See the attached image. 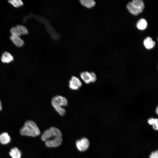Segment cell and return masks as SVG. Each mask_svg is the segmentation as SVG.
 <instances>
[{"instance_id": "7", "label": "cell", "mask_w": 158, "mask_h": 158, "mask_svg": "<svg viewBox=\"0 0 158 158\" xmlns=\"http://www.w3.org/2000/svg\"><path fill=\"white\" fill-rule=\"evenodd\" d=\"M82 85V83L78 77L73 76H72L69 81V88L73 90L79 89Z\"/></svg>"}, {"instance_id": "18", "label": "cell", "mask_w": 158, "mask_h": 158, "mask_svg": "<svg viewBox=\"0 0 158 158\" xmlns=\"http://www.w3.org/2000/svg\"><path fill=\"white\" fill-rule=\"evenodd\" d=\"M10 32L12 35L19 37H20L21 36V35L16 27L12 28L11 29Z\"/></svg>"}, {"instance_id": "8", "label": "cell", "mask_w": 158, "mask_h": 158, "mask_svg": "<svg viewBox=\"0 0 158 158\" xmlns=\"http://www.w3.org/2000/svg\"><path fill=\"white\" fill-rule=\"evenodd\" d=\"M11 138L8 133L4 132L0 134V142L3 145H6L10 142Z\"/></svg>"}, {"instance_id": "13", "label": "cell", "mask_w": 158, "mask_h": 158, "mask_svg": "<svg viewBox=\"0 0 158 158\" xmlns=\"http://www.w3.org/2000/svg\"><path fill=\"white\" fill-rule=\"evenodd\" d=\"M80 77L84 82L87 84L91 82L90 73L87 71H84L80 73Z\"/></svg>"}, {"instance_id": "14", "label": "cell", "mask_w": 158, "mask_h": 158, "mask_svg": "<svg viewBox=\"0 0 158 158\" xmlns=\"http://www.w3.org/2000/svg\"><path fill=\"white\" fill-rule=\"evenodd\" d=\"M147 25L146 20L145 19L141 18L137 22L136 26L139 29L144 30L147 28Z\"/></svg>"}, {"instance_id": "16", "label": "cell", "mask_w": 158, "mask_h": 158, "mask_svg": "<svg viewBox=\"0 0 158 158\" xmlns=\"http://www.w3.org/2000/svg\"><path fill=\"white\" fill-rule=\"evenodd\" d=\"M19 33L21 35H25L28 33V31L27 28L24 26L18 25L16 26Z\"/></svg>"}, {"instance_id": "22", "label": "cell", "mask_w": 158, "mask_h": 158, "mask_svg": "<svg viewBox=\"0 0 158 158\" xmlns=\"http://www.w3.org/2000/svg\"><path fill=\"white\" fill-rule=\"evenodd\" d=\"M156 119V118H150L148 119L147 122L149 124L152 125L155 123Z\"/></svg>"}, {"instance_id": "25", "label": "cell", "mask_w": 158, "mask_h": 158, "mask_svg": "<svg viewBox=\"0 0 158 158\" xmlns=\"http://www.w3.org/2000/svg\"><path fill=\"white\" fill-rule=\"evenodd\" d=\"M156 112L157 114H158V107H157L156 109Z\"/></svg>"}, {"instance_id": "2", "label": "cell", "mask_w": 158, "mask_h": 158, "mask_svg": "<svg viewBox=\"0 0 158 158\" xmlns=\"http://www.w3.org/2000/svg\"><path fill=\"white\" fill-rule=\"evenodd\" d=\"M145 5L142 0H133L128 2L126 7L131 14L137 16L141 13L144 8Z\"/></svg>"}, {"instance_id": "1", "label": "cell", "mask_w": 158, "mask_h": 158, "mask_svg": "<svg viewBox=\"0 0 158 158\" xmlns=\"http://www.w3.org/2000/svg\"><path fill=\"white\" fill-rule=\"evenodd\" d=\"M22 135L35 137L40 134V130L36 123L32 120L26 121L20 131Z\"/></svg>"}, {"instance_id": "21", "label": "cell", "mask_w": 158, "mask_h": 158, "mask_svg": "<svg viewBox=\"0 0 158 158\" xmlns=\"http://www.w3.org/2000/svg\"><path fill=\"white\" fill-rule=\"evenodd\" d=\"M158 152L157 150L151 152L149 155V158H158Z\"/></svg>"}, {"instance_id": "3", "label": "cell", "mask_w": 158, "mask_h": 158, "mask_svg": "<svg viewBox=\"0 0 158 158\" xmlns=\"http://www.w3.org/2000/svg\"><path fill=\"white\" fill-rule=\"evenodd\" d=\"M58 137H62L61 131L55 127H51L46 130L42 134L41 139L45 142Z\"/></svg>"}, {"instance_id": "24", "label": "cell", "mask_w": 158, "mask_h": 158, "mask_svg": "<svg viewBox=\"0 0 158 158\" xmlns=\"http://www.w3.org/2000/svg\"><path fill=\"white\" fill-rule=\"evenodd\" d=\"M2 109V106L1 103V100H0V111H1Z\"/></svg>"}, {"instance_id": "12", "label": "cell", "mask_w": 158, "mask_h": 158, "mask_svg": "<svg viewBox=\"0 0 158 158\" xmlns=\"http://www.w3.org/2000/svg\"><path fill=\"white\" fill-rule=\"evenodd\" d=\"M9 154L12 158H21V152L16 147L12 148Z\"/></svg>"}, {"instance_id": "4", "label": "cell", "mask_w": 158, "mask_h": 158, "mask_svg": "<svg viewBox=\"0 0 158 158\" xmlns=\"http://www.w3.org/2000/svg\"><path fill=\"white\" fill-rule=\"evenodd\" d=\"M52 105L54 108L62 106H66L68 102L67 99L63 96L57 95L54 97L51 101Z\"/></svg>"}, {"instance_id": "5", "label": "cell", "mask_w": 158, "mask_h": 158, "mask_svg": "<svg viewBox=\"0 0 158 158\" xmlns=\"http://www.w3.org/2000/svg\"><path fill=\"white\" fill-rule=\"evenodd\" d=\"M90 144V142L88 139L84 137L77 140L75 142L77 148L81 152L87 150L89 147Z\"/></svg>"}, {"instance_id": "17", "label": "cell", "mask_w": 158, "mask_h": 158, "mask_svg": "<svg viewBox=\"0 0 158 158\" xmlns=\"http://www.w3.org/2000/svg\"><path fill=\"white\" fill-rule=\"evenodd\" d=\"M8 1L15 7H18L23 5L22 1L20 0H9Z\"/></svg>"}, {"instance_id": "20", "label": "cell", "mask_w": 158, "mask_h": 158, "mask_svg": "<svg viewBox=\"0 0 158 158\" xmlns=\"http://www.w3.org/2000/svg\"><path fill=\"white\" fill-rule=\"evenodd\" d=\"M90 73L91 82H95L97 80L96 75L94 72H91Z\"/></svg>"}, {"instance_id": "23", "label": "cell", "mask_w": 158, "mask_h": 158, "mask_svg": "<svg viewBox=\"0 0 158 158\" xmlns=\"http://www.w3.org/2000/svg\"><path fill=\"white\" fill-rule=\"evenodd\" d=\"M158 119L156 118L155 123L152 125L153 129L155 130H157L158 129Z\"/></svg>"}, {"instance_id": "11", "label": "cell", "mask_w": 158, "mask_h": 158, "mask_svg": "<svg viewBox=\"0 0 158 158\" xmlns=\"http://www.w3.org/2000/svg\"><path fill=\"white\" fill-rule=\"evenodd\" d=\"M10 39L16 46L18 47L22 46L24 44V42L20 38V37L11 35Z\"/></svg>"}, {"instance_id": "10", "label": "cell", "mask_w": 158, "mask_h": 158, "mask_svg": "<svg viewBox=\"0 0 158 158\" xmlns=\"http://www.w3.org/2000/svg\"><path fill=\"white\" fill-rule=\"evenodd\" d=\"M1 59L3 63H8L13 61V58L10 53L5 52L2 54Z\"/></svg>"}, {"instance_id": "6", "label": "cell", "mask_w": 158, "mask_h": 158, "mask_svg": "<svg viewBox=\"0 0 158 158\" xmlns=\"http://www.w3.org/2000/svg\"><path fill=\"white\" fill-rule=\"evenodd\" d=\"M62 141V137H58L45 142V145L48 147H56L60 146Z\"/></svg>"}, {"instance_id": "19", "label": "cell", "mask_w": 158, "mask_h": 158, "mask_svg": "<svg viewBox=\"0 0 158 158\" xmlns=\"http://www.w3.org/2000/svg\"><path fill=\"white\" fill-rule=\"evenodd\" d=\"M54 108L56 111L61 116H62L65 115L66 112V110L62 107H58Z\"/></svg>"}, {"instance_id": "15", "label": "cell", "mask_w": 158, "mask_h": 158, "mask_svg": "<svg viewBox=\"0 0 158 158\" xmlns=\"http://www.w3.org/2000/svg\"><path fill=\"white\" fill-rule=\"evenodd\" d=\"M80 2L81 4L86 8H90L95 5V2L93 0H81Z\"/></svg>"}, {"instance_id": "9", "label": "cell", "mask_w": 158, "mask_h": 158, "mask_svg": "<svg viewBox=\"0 0 158 158\" xmlns=\"http://www.w3.org/2000/svg\"><path fill=\"white\" fill-rule=\"evenodd\" d=\"M143 44L145 47L147 49H151L155 46V43L150 37H147L144 40Z\"/></svg>"}]
</instances>
